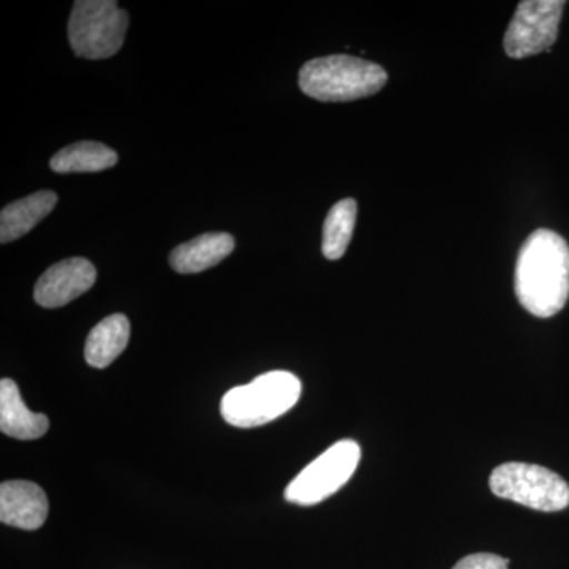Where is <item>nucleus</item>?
<instances>
[{
	"mask_svg": "<svg viewBox=\"0 0 569 569\" xmlns=\"http://www.w3.org/2000/svg\"><path fill=\"white\" fill-rule=\"evenodd\" d=\"M516 295L531 316H557L569 298V246L560 234L537 230L523 242L516 264Z\"/></svg>",
	"mask_w": 569,
	"mask_h": 569,
	"instance_id": "nucleus-1",
	"label": "nucleus"
},
{
	"mask_svg": "<svg viewBox=\"0 0 569 569\" xmlns=\"http://www.w3.org/2000/svg\"><path fill=\"white\" fill-rule=\"evenodd\" d=\"M118 160V153L102 142L80 141L56 153L50 167L59 174L99 173L114 167Z\"/></svg>",
	"mask_w": 569,
	"mask_h": 569,
	"instance_id": "nucleus-14",
	"label": "nucleus"
},
{
	"mask_svg": "<svg viewBox=\"0 0 569 569\" xmlns=\"http://www.w3.org/2000/svg\"><path fill=\"white\" fill-rule=\"evenodd\" d=\"M129 14L114 0H78L69 20V41L78 58L108 59L121 50Z\"/></svg>",
	"mask_w": 569,
	"mask_h": 569,
	"instance_id": "nucleus-4",
	"label": "nucleus"
},
{
	"mask_svg": "<svg viewBox=\"0 0 569 569\" xmlns=\"http://www.w3.org/2000/svg\"><path fill=\"white\" fill-rule=\"evenodd\" d=\"M129 318L122 313L104 318L89 332L84 347L86 361L96 369L111 366L129 346Z\"/></svg>",
	"mask_w": 569,
	"mask_h": 569,
	"instance_id": "nucleus-13",
	"label": "nucleus"
},
{
	"mask_svg": "<svg viewBox=\"0 0 569 569\" xmlns=\"http://www.w3.org/2000/svg\"><path fill=\"white\" fill-rule=\"evenodd\" d=\"M234 250L233 236L228 233H204L176 247L170 254V266L179 274H198L222 263Z\"/></svg>",
	"mask_w": 569,
	"mask_h": 569,
	"instance_id": "nucleus-11",
	"label": "nucleus"
},
{
	"mask_svg": "<svg viewBox=\"0 0 569 569\" xmlns=\"http://www.w3.org/2000/svg\"><path fill=\"white\" fill-rule=\"evenodd\" d=\"M298 377L284 370L263 373L252 383L230 389L223 396L220 411L224 421L239 429L264 426L290 411L301 397Z\"/></svg>",
	"mask_w": 569,
	"mask_h": 569,
	"instance_id": "nucleus-3",
	"label": "nucleus"
},
{
	"mask_svg": "<svg viewBox=\"0 0 569 569\" xmlns=\"http://www.w3.org/2000/svg\"><path fill=\"white\" fill-rule=\"evenodd\" d=\"M509 560L496 553H471L458 561L452 569H508Z\"/></svg>",
	"mask_w": 569,
	"mask_h": 569,
	"instance_id": "nucleus-16",
	"label": "nucleus"
},
{
	"mask_svg": "<svg viewBox=\"0 0 569 569\" xmlns=\"http://www.w3.org/2000/svg\"><path fill=\"white\" fill-rule=\"evenodd\" d=\"M359 460L361 448L356 441H337L288 485L284 498L299 507L321 503L350 481Z\"/></svg>",
	"mask_w": 569,
	"mask_h": 569,
	"instance_id": "nucleus-6",
	"label": "nucleus"
},
{
	"mask_svg": "<svg viewBox=\"0 0 569 569\" xmlns=\"http://www.w3.org/2000/svg\"><path fill=\"white\" fill-rule=\"evenodd\" d=\"M358 203L351 198L332 206L323 227V244L321 252L328 260L335 261L346 254L353 238Z\"/></svg>",
	"mask_w": 569,
	"mask_h": 569,
	"instance_id": "nucleus-15",
	"label": "nucleus"
},
{
	"mask_svg": "<svg viewBox=\"0 0 569 569\" xmlns=\"http://www.w3.org/2000/svg\"><path fill=\"white\" fill-rule=\"evenodd\" d=\"M497 497L542 512H557L569 507V486L549 468L526 462L501 463L489 479Z\"/></svg>",
	"mask_w": 569,
	"mask_h": 569,
	"instance_id": "nucleus-5",
	"label": "nucleus"
},
{
	"mask_svg": "<svg viewBox=\"0 0 569 569\" xmlns=\"http://www.w3.org/2000/svg\"><path fill=\"white\" fill-rule=\"evenodd\" d=\"M50 429V419L26 407L20 388L10 378L0 381V430L17 440H37Z\"/></svg>",
	"mask_w": 569,
	"mask_h": 569,
	"instance_id": "nucleus-10",
	"label": "nucleus"
},
{
	"mask_svg": "<svg viewBox=\"0 0 569 569\" xmlns=\"http://www.w3.org/2000/svg\"><path fill=\"white\" fill-rule=\"evenodd\" d=\"M58 194L51 190L29 194L22 200L7 204L0 212V241L2 244L17 241L32 231L58 204Z\"/></svg>",
	"mask_w": 569,
	"mask_h": 569,
	"instance_id": "nucleus-12",
	"label": "nucleus"
},
{
	"mask_svg": "<svg viewBox=\"0 0 569 569\" xmlns=\"http://www.w3.org/2000/svg\"><path fill=\"white\" fill-rule=\"evenodd\" d=\"M47 493L31 481H6L0 486V520L21 530H39L47 522Z\"/></svg>",
	"mask_w": 569,
	"mask_h": 569,
	"instance_id": "nucleus-9",
	"label": "nucleus"
},
{
	"mask_svg": "<svg viewBox=\"0 0 569 569\" xmlns=\"http://www.w3.org/2000/svg\"><path fill=\"white\" fill-rule=\"evenodd\" d=\"M97 271L86 258H67L43 272L33 290V299L44 309H58L91 290Z\"/></svg>",
	"mask_w": 569,
	"mask_h": 569,
	"instance_id": "nucleus-8",
	"label": "nucleus"
},
{
	"mask_svg": "<svg viewBox=\"0 0 569 569\" xmlns=\"http://www.w3.org/2000/svg\"><path fill=\"white\" fill-rule=\"evenodd\" d=\"M388 73L378 63L335 54L309 61L299 71V88L320 102H353L380 92Z\"/></svg>",
	"mask_w": 569,
	"mask_h": 569,
	"instance_id": "nucleus-2",
	"label": "nucleus"
},
{
	"mask_svg": "<svg viewBox=\"0 0 569 569\" xmlns=\"http://www.w3.org/2000/svg\"><path fill=\"white\" fill-rule=\"evenodd\" d=\"M563 0H523L505 33L509 58L526 59L549 51L559 37Z\"/></svg>",
	"mask_w": 569,
	"mask_h": 569,
	"instance_id": "nucleus-7",
	"label": "nucleus"
}]
</instances>
